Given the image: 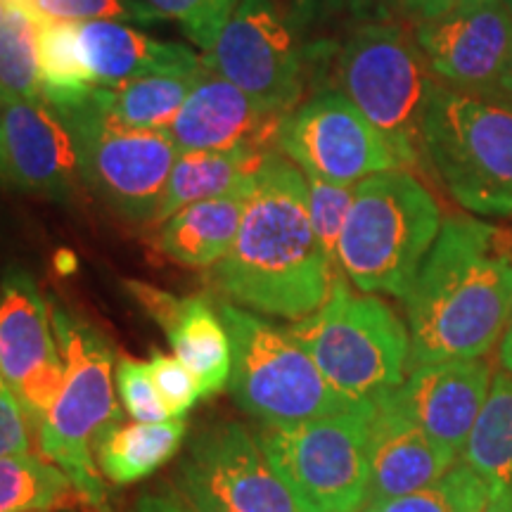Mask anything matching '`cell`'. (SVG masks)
I'll return each instance as SVG.
<instances>
[{
  "label": "cell",
  "mask_w": 512,
  "mask_h": 512,
  "mask_svg": "<svg viewBox=\"0 0 512 512\" xmlns=\"http://www.w3.org/2000/svg\"><path fill=\"white\" fill-rule=\"evenodd\" d=\"M178 498L192 512H302L240 422H211L176 467Z\"/></svg>",
  "instance_id": "cell-11"
},
{
  "label": "cell",
  "mask_w": 512,
  "mask_h": 512,
  "mask_svg": "<svg viewBox=\"0 0 512 512\" xmlns=\"http://www.w3.org/2000/svg\"><path fill=\"white\" fill-rule=\"evenodd\" d=\"M5 3H24V0H5Z\"/></svg>",
  "instance_id": "cell-47"
},
{
  "label": "cell",
  "mask_w": 512,
  "mask_h": 512,
  "mask_svg": "<svg viewBox=\"0 0 512 512\" xmlns=\"http://www.w3.org/2000/svg\"><path fill=\"white\" fill-rule=\"evenodd\" d=\"M5 12H8V3H5V0H0V24H3Z\"/></svg>",
  "instance_id": "cell-45"
},
{
  "label": "cell",
  "mask_w": 512,
  "mask_h": 512,
  "mask_svg": "<svg viewBox=\"0 0 512 512\" xmlns=\"http://www.w3.org/2000/svg\"><path fill=\"white\" fill-rule=\"evenodd\" d=\"M76 27L83 62L91 69L95 86H117L140 76L202 67V60L188 46L157 41L131 24L83 22Z\"/></svg>",
  "instance_id": "cell-19"
},
{
  "label": "cell",
  "mask_w": 512,
  "mask_h": 512,
  "mask_svg": "<svg viewBox=\"0 0 512 512\" xmlns=\"http://www.w3.org/2000/svg\"><path fill=\"white\" fill-rule=\"evenodd\" d=\"M496 88H501L503 93L512 95V53H510V57H508V62H505L501 76H498Z\"/></svg>",
  "instance_id": "cell-44"
},
{
  "label": "cell",
  "mask_w": 512,
  "mask_h": 512,
  "mask_svg": "<svg viewBox=\"0 0 512 512\" xmlns=\"http://www.w3.org/2000/svg\"><path fill=\"white\" fill-rule=\"evenodd\" d=\"M427 162L460 207L512 214V105L437 81L425 114Z\"/></svg>",
  "instance_id": "cell-7"
},
{
  "label": "cell",
  "mask_w": 512,
  "mask_h": 512,
  "mask_svg": "<svg viewBox=\"0 0 512 512\" xmlns=\"http://www.w3.org/2000/svg\"><path fill=\"white\" fill-rule=\"evenodd\" d=\"M278 150L306 176L344 185L401 169L375 126L339 88L313 93L287 114L280 126Z\"/></svg>",
  "instance_id": "cell-12"
},
{
  "label": "cell",
  "mask_w": 512,
  "mask_h": 512,
  "mask_svg": "<svg viewBox=\"0 0 512 512\" xmlns=\"http://www.w3.org/2000/svg\"><path fill=\"white\" fill-rule=\"evenodd\" d=\"M368 503L399 498L437 482L460 458L413 422L375 403L370 418Z\"/></svg>",
  "instance_id": "cell-18"
},
{
  "label": "cell",
  "mask_w": 512,
  "mask_h": 512,
  "mask_svg": "<svg viewBox=\"0 0 512 512\" xmlns=\"http://www.w3.org/2000/svg\"><path fill=\"white\" fill-rule=\"evenodd\" d=\"M0 162L12 183L53 200H67L81 181L72 133L46 98L3 100Z\"/></svg>",
  "instance_id": "cell-17"
},
{
  "label": "cell",
  "mask_w": 512,
  "mask_h": 512,
  "mask_svg": "<svg viewBox=\"0 0 512 512\" xmlns=\"http://www.w3.org/2000/svg\"><path fill=\"white\" fill-rule=\"evenodd\" d=\"M117 389L121 403L136 422L171 420L162 396L152 382L147 363H140L136 358H121L117 366Z\"/></svg>",
  "instance_id": "cell-35"
},
{
  "label": "cell",
  "mask_w": 512,
  "mask_h": 512,
  "mask_svg": "<svg viewBox=\"0 0 512 512\" xmlns=\"http://www.w3.org/2000/svg\"><path fill=\"white\" fill-rule=\"evenodd\" d=\"M287 114L242 91L202 64L195 88L166 128L178 152L278 150Z\"/></svg>",
  "instance_id": "cell-16"
},
{
  "label": "cell",
  "mask_w": 512,
  "mask_h": 512,
  "mask_svg": "<svg viewBox=\"0 0 512 512\" xmlns=\"http://www.w3.org/2000/svg\"><path fill=\"white\" fill-rule=\"evenodd\" d=\"M413 34L434 76L463 91L496 88L512 53V15L503 0H460L415 24Z\"/></svg>",
  "instance_id": "cell-14"
},
{
  "label": "cell",
  "mask_w": 512,
  "mask_h": 512,
  "mask_svg": "<svg viewBox=\"0 0 512 512\" xmlns=\"http://www.w3.org/2000/svg\"><path fill=\"white\" fill-rule=\"evenodd\" d=\"M145 3L162 19H174L181 24L185 36L204 53H209L240 0H145Z\"/></svg>",
  "instance_id": "cell-33"
},
{
  "label": "cell",
  "mask_w": 512,
  "mask_h": 512,
  "mask_svg": "<svg viewBox=\"0 0 512 512\" xmlns=\"http://www.w3.org/2000/svg\"><path fill=\"white\" fill-rule=\"evenodd\" d=\"M339 394L373 403L406 380L411 366L408 325L377 294L354 292L335 275L328 299L287 328Z\"/></svg>",
  "instance_id": "cell-5"
},
{
  "label": "cell",
  "mask_w": 512,
  "mask_h": 512,
  "mask_svg": "<svg viewBox=\"0 0 512 512\" xmlns=\"http://www.w3.org/2000/svg\"><path fill=\"white\" fill-rule=\"evenodd\" d=\"M335 266L313 230L304 171L283 152H271L238 238L211 266V280L242 309L299 320L325 304Z\"/></svg>",
  "instance_id": "cell-2"
},
{
  "label": "cell",
  "mask_w": 512,
  "mask_h": 512,
  "mask_svg": "<svg viewBox=\"0 0 512 512\" xmlns=\"http://www.w3.org/2000/svg\"><path fill=\"white\" fill-rule=\"evenodd\" d=\"M275 152V150H271ZM271 152L264 150H202L181 152L171 169L155 223H162L190 204L228 195L254 183Z\"/></svg>",
  "instance_id": "cell-22"
},
{
  "label": "cell",
  "mask_w": 512,
  "mask_h": 512,
  "mask_svg": "<svg viewBox=\"0 0 512 512\" xmlns=\"http://www.w3.org/2000/svg\"><path fill=\"white\" fill-rule=\"evenodd\" d=\"M86 505L60 467L38 453L0 456V512H60Z\"/></svg>",
  "instance_id": "cell-26"
},
{
  "label": "cell",
  "mask_w": 512,
  "mask_h": 512,
  "mask_svg": "<svg viewBox=\"0 0 512 512\" xmlns=\"http://www.w3.org/2000/svg\"><path fill=\"white\" fill-rule=\"evenodd\" d=\"M463 460L486 479L491 491L512 494V373L494 375L489 399L467 439Z\"/></svg>",
  "instance_id": "cell-27"
},
{
  "label": "cell",
  "mask_w": 512,
  "mask_h": 512,
  "mask_svg": "<svg viewBox=\"0 0 512 512\" xmlns=\"http://www.w3.org/2000/svg\"><path fill=\"white\" fill-rule=\"evenodd\" d=\"M133 512H192V510L174 494H147L140 498Z\"/></svg>",
  "instance_id": "cell-41"
},
{
  "label": "cell",
  "mask_w": 512,
  "mask_h": 512,
  "mask_svg": "<svg viewBox=\"0 0 512 512\" xmlns=\"http://www.w3.org/2000/svg\"><path fill=\"white\" fill-rule=\"evenodd\" d=\"M93 512H110V510H105V508H95Z\"/></svg>",
  "instance_id": "cell-48"
},
{
  "label": "cell",
  "mask_w": 512,
  "mask_h": 512,
  "mask_svg": "<svg viewBox=\"0 0 512 512\" xmlns=\"http://www.w3.org/2000/svg\"><path fill=\"white\" fill-rule=\"evenodd\" d=\"M60 356L46 299L24 271L0 283V375L17 389L38 366Z\"/></svg>",
  "instance_id": "cell-20"
},
{
  "label": "cell",
  "mask_w": 512,
  "mask_h": 512,
  "mask_svg": "<svg viewBox=\"0 0 512 512\" xmlns=\"http://www.w3.org/2000/svg\"><path fill=\"white\" fill-rule=\"evenodd\" d=\"M491 368L482 358L427 363L373 403L413 422L434 441L463 456L491 392Z\"/></svg>",
  "instance_id": "cell-15"
},
{
  "label": "cell",
  "mask_w": 512,
  "mask_h": 512,
  "mask_svg": "<svg viewBox=\"0 0 512 512\" xmlns=\"http://www.w3.org/2000/svg\"><path fill=\"white\" fill-rule=\"evenodd\" d=\"M216 309L233 351L228 387L242 411L264 425H294L356 406L325 380L287 328L230 302H216Z\"/></svg>",
  "instance_id": "cell-8"
},
{
  "label": "cell",
  "mask_w": 512,
  "mask_h": 512,
  "mask_svg": "<svg viewBox=\"0 0 512 512\" xmlns=\"http://www.w3.org/2000/svg\"><path fill=\"white\" fill-rule=\"evenodd\" d=\"M306 185H309V214L313 230H316L320 245L337 264V245L342 238L344 223H347L351 202H354L356 185L332 183L316 176H306Z\"/></svg>",
  "instance_id": "cell-34"
},
{
  "label": "cell",
  "mask_w": 512,
  "mask_h": 512,
  "mask_svg": "<svg viewBox=\"0 0 512 512\" xmlns=\"http://www.w3.org/2000/svg\"><path fill=\"white\" fill-rule=\"evenodd\" d=\"M337 81L339 91L384 138L401 169L430 164L425 114L437 79L415 34L396 19L349 31L337 50Z\"/></svg>",
  "instance_id": "cell-4"
},
{
  "label": "cell",
  "mask_w": 512,
  "mask_h": 512,
  "mask_svg": "<svg viewBox=\"0 0 512 512\" xmlns=\"http://www.w3.org/2000/svg\"><path fill=\"white\" fill-rule=\"evenodd\" d=\"M411 368L482 358L512 320V233L451 216L406 294Z\"/></svg>",
  "instance_id": "cell-1"
},
{
  "label": "cell",
  "mask_w": 512,
  "mask_h": 512,
  "mask_svg": "<svg viewBox=\"0 0 512 512\" xmlns=\"http://www.w3.org/2000/svg\"><path fill=\"white\" fill-rule=\"evenodd\" d=\"M31 446H34V427H31L15 389L0 375V456L31 453Z\"/></svg>",
  "instance_id": "cell-38"
},
{
  "label": "cell",
  "mask_w": 512,
  "mask_h": 512,
  "mask_svg": "<svg viewBox=\"0 0 512 512\" xmlns=\"http://www.w3.org/2000/svg\"><path fill=\"white\" fill-rule=\"evenodd\" d=\"M403 0H294L290 24L297 36L316 38L337 29L354 31L363 24L392 22Z\"/></svg>",
  "instance_id": "cell-31"
},
{
  "label": "cell",
  "mask_w": 512,
  "mask_h": 512,
  "mask_svg": "<svg viewBox=\"0 0 512 512\" xmlns=\"http://www.w3.org/2000/svg\"><path fill=\"white\" fill-rule=\"evenodd\" d=\"M202 64L283 114L302 98L304 50L273 0H240Z\"/></svg>",
  "instance_id": "cell-13"
},
{
  "label": "cell",
  "mask_w": 512,
  "mask_h": 512,
  "mask_svg": "<svg viewBox=\"0 0 512 512\" xmlns=\"http://www.w3.org/2000/svg\"><path fill=\"white\" fill-rule=\"evenodd\" d=\"M64 370L67 368H64V358L60 354L57 358H50L43 366H38L34 373L15 389L17 399L22 403L31 427H34V437L36 427L41 425V420L46 418L50 408H53V403L57 401V396L62 392Z\"/></svg>",
  "instance_id": "cell-37"
},
{
  "label": "cell",
  "mask_w": 512,
  "mask_h": 512,
  "mask_svg": "<svg viewBox=\"0 0 512 512\" xmlns=\"http://www.w3.org/2000/svg\"><path fill=\"white\" fill-rule=\"evenodd\" d=\"M501 363H503V370L512 373V320H510L508 330H505V335L501 339Z\"/></svg>",
  "instance_id": "cell-43"
},
{
  "label": "cell",
  "mask_w": 512,
  "mask_h": 512,
  "mask_svg": "<svg viewBox=\"0 0 512 512\" xmlns=\"http://www.w3.org/2000/svg\"><path fill=\"white\" fill-rule=\"evenodd\" d=\"M79 152L81 181L128 221L155 223L171 169L181 152L166 131H143L112 119L86 100L55 107Z\"/></svg>",
  "instance_id": "cell-10"
},
{
  "label": "cell",
  "mask_w": 512,
  "mask_h": 512,
  "mask_svg": "<svg viewBox=\"0 0 512 512\" xmlns=\"http://www.w3.org/2000/svg\"><path fill=\"white\" fill-rule=\"evenodd\" d=\"M458 3L460 0H403L401 15L411 19L413 24H420L427 22V19L444 15V12H448Z\"/></svg>",
  "instance_id": "cell-40"
},
{
  "label": "cell",
  "mask_w": 512,
  "mask_h": 512,
  "mask_svg": "<svg viewBox=\"0 0 512 512\" xmlns=\"http://www.w3.org/2000/svg\"><path fill=\"white\" fill-rule=\"evenodd\" d=\"M489 498L491 486L486 479L460 458L425 489L368 503L363 512H484Z\"/></svg>",
  "instance_id": "cell-30"
},
{
  "label": "cell",
  "mask_w": 512,
  "mask_h": 512,
  "mask_svg": "<svg viewBox=\"0 0 512 512\" xmlns=\"http://www.w3.org/2000/svg\"><path fill=\"white\" fill-rule=\"evenodd\" d=\"M166 335H169L174 356L200 382L202 399L228 387L233 351H230V337L216 302L202 294L185 297L183 309L169 325Z\"/></svg>",
  "instance_id": "cell-23"
},
{
  "label": "cell",
  "mask_w": 512,
  "mask_h": 512,
  "mask_svg": "<svg viewBox=\"0 0 512 512\" xmlns=\"http://www.w3.org/2000/svg\"><path fill=\"white\" fill-rule=\"evenodd\" d=\"M147 368H150L152 382L162 396L166 411L171 418L183 420L190 408L202 399L200 382L174 354H164V351H152Z\"/></svg>",
  "instance_id": "cell-36"
},
{
  "label": "cell",
  "mask_w": 512,
  "mask_h": 512,
  "mask_svg": "<svg viewBox=\"0 0 512 512\" xmlns=\"http://www.w3.org/2000/svg\"><path fill=\"white\" fill-rule=\"evenodd\" d=\"M41 81L43 98L53 107H69L86 100L95 88L79 46V27L72 22H41Z\"/></svg>",
  "instance_id": "cell-29"
},
{
  "label": "cell",
  "mask_w": 512,
  "mask_h": 512,
  "mask_svg": "<svg viewBox=\"0 0 512 512\" xmlns=\"http://www.w3.org/2000/svg\"><path fill=\"white\" fill-rule=\"evenodd\" d=\"M126 290L133 294V299L143 306L147 311V316L152 320H157V325L164 332L169 330V325L174 323L178 313L183 309L185 297H176V294L157 290V287L147 285V283H136V280H128Z\"/></svg>",
  "instance_id": "cell-39"
},
{
  "label": "cell",
  "mask_w": 512,
  "mask_h": 512,
  "mask_svg": "<svg viewBox=\"0 0 512 512\" xmlns=\"http://www.w3.org/2000/svg\"><path fill=\"white\" fill-rule=\"evenodd\" d=\"M41 22L155 24L159 17L145 0H24Z\"/></svg>",
  "instance_id": "cell-32"
},
{
  "label": "cell",
  "mask_w": 512,
  "mask_h": 512,
  "mask_svg": "<svg viewBox=\"0 0 512 512\" xmlns=\"http://www.w3.org/2000/svg\"><path fill=\"white\" fill-rule=\"evenodd\" d=\"M505 5H508V10H510V15H512V0H503Z\"/></svg>",
  "instance_id": "cell-46"
},
{
  "label": "cell",
  "mask_w": 512,
  "mask_h": 512,
  "mask_svg": "<svg viewBox=\"0 0 512 512\" xmlns=\"http://www.w3.org/2000/svg\"><path fill=\"white\" fill-rule=\"evenodd\" d=\"M0 107H3V100H0ZM0 171H3V162H0Z\"/></svg>",
  "instance_id": "cell-49"
},
{
  "label": "cell",
  "mask_w": 512,
  "mask_h": 512,
  "mask_svg": "<svg viewBox=\"0 0 512 512\" xmlns=\"http://www.w3.org/2000/svg\"><path fill=\"white\" fill-rule=\"evenodd\" d=\"M254 183L176 211L159 223L157 247L171 261L183 266L202 268L219 264L238 238Z\"/></svg>",
  "instance_id": "cell-21"
},
{
  "label": "cell",
  "mask_w": 512,
  "mask_h": 512,
  "mask_svg": "<svg viewBox=\"0 0 512 512\" xmlns=\"http://www.w3.org/2000/svg\"><path fill=\"white\" fill-rule=\"evenodd\" d=\"M200 74L202 67L190 72L140 76L117 86H95L91 100L119 124L143 131H166L181 112Z\"/></svg>",
  "instance_id": "cell-25"
},
{
  "label": "cell",
  "mask_w": 512,
  "mask_h": 512,
  "mask_svg": "<svg viewBox=\"0 0 512 512\" xmlns=\"http://www.w3.org/2000/svg\"><path fill=\"white\" fill-rule=\"evenodd\" d=\"M185 432L188 427L181 418L133 422V425L114 422L100 434L98 446H95V460H98L102 477L121 486L140 482L176 456Z\"/></svg>",
  "instance_id": "cell-24"
},
{
  "label": "cell",
  "mask_w": 512,
  "mask_h": 512,
  "mask_svg": "<svg viewBox=\"0 0 512 512\" xmlns=\"http://www.w3.org/2000/svg\"><path fill=\"white\" fill-rule=\"evenodd\" d=\"M41 19L24 3H8L0 24V100L43 98Z\"/></svg>",
  "instance_id": "cell-28"
},
{
  "label": "cell",
  "mask_w": 512,
  "mask_h": 512,
  "mask_svg": "<svg viewBox=\"0 0 512 512\" xmlns=\"http://www.w3.org/2000/svg\"><path fill=\"white\" fill-rule=\"evenodd\" d=\"M441 209L406 169H387L356 185L337 245V266L358 292L406 299L437 242Z\"/></svg>",
  "instance_id": "cell-3"
},
{
  "label": "cell",
  "mask_w": 512,
  "mask_h": 512,
  "mask_svg": "<svg viewBox=\"0 0 512 512\" xmlns=\"http://www.w3.org/2000/svg\"><path fill=\"white\" fill-rule=\"evenodd\" d=\"M64 358V387L36 427L38 456L72 479L88 508L105 505V482L95 460L100 434L119 422L112 351L105 337L62 309H50Z\"/></svg>",
  "instance_id": "cell-6"
},
{
  "label": "cell",
  "mask_w": 512,
  "mask_h": 512,
  "mask_svg": "<svg viewBox=\"0 0 512 512\" xmlns=\"http://www.w3.org/2000/svg\"><path fill=\"white\" fill-rule=\"evenodd\" d=\"M375 403L294 425H264L256 441L302 512H363L370 494Z\"/></svg>",
  "instance_id": "cell-9"
},
{
  "label": "cell",
  "mask_w": 512,
  "mask_h": 512,
  "mask_svg": "<svg viewBox=\"0 0 512 512\" xmlns=\"http://www.w3.org/2000/svg\"><path fill=\"white\" fill-rule=\"evenodd\" d=\"M484 512H512V494L510 491H491L489 503Z\"/></svg>",
  "instance_id": "cell-42"
}]
</instances>
